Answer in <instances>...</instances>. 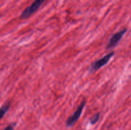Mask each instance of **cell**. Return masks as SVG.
<instances>
[{
	"instance_id": "obj_1",
	"label": "cell",
	"mask_w": 131,
	"mask_h": 130,
	"mask_svg": "<svg viewBox=\"0 0 131 130\" xmlns=\"http://www.w3.org/2000/svg\"><path fill=\"white\" fill-rule=\"evenodd\" d=\"M46 0H35L31 5L24 9L20 15L21 19H26L37 11Z\"/></svg>"
},
{
	"instance_id": "obj_2",
	"label": "cell",
	"mask_w": 131,
	"mask_h": 130,
	"mask_svg": "<svg viewBox=\"0 0 131 130\" xmlns=\"http://www.w3.org/2000/svg\"><path fill=\"white\" fill-rule=\"evenodd\" d=\"M114 55H115V52L112 51V52H111L110 53H109L108 54L104 56L102 58H101L97 60V61H95L94 62H93V63L91 64V66L89 70H90V71H92V72L99 70L100 68H101L103 67L104 66H105V65L107 64L108 63L110 59L112 57H113Z\"/></svg>"
},
{
	"instance_id": "obj_3",
	"label": "cell",
	"mask_w": 131,
	"mask_h": 130,
	"mask_svg": "<svg viewBox=\"0 0 131 130\" xmlns=\"http://www.w3.org/2000/svg\"><path fill=\"white\" fill-rule=\"evenodd\" d=\"M85 105V101H82L80 103V105L78 107V108L75 111V112L67 119V120L66 121L67 126H69V127H70V126H73L76 122V121H78V120L80 118L82 112H83V110L84 109Z\"/></svg>"
},
{
	"instance_id": "obj_4",
	"label": "cell",
	"mask_w": 131,
	"mask_h": 130,
	"mask_svg": "<svg viewBox=\"0 0 131 130\" xmlns=\"http://www.w3.org/2000/svg\"><path fill=\"white\" fill-rule=\"evenodd\" d=\"M126 32L127 29H124L120 31L117 32V33H115L112 36V37L110 38V41H109V43L107 45L106 48L107 49H110V48H112L113 47H116L118 43L120 42V40H121L122 37L124 36V35L125 34V33Z\"/></svg>"
},
{
	"instance_id": "obj_5",
	"label": "cell",
	"mask_w": 131,
	"mask_h": 130,
	"mask_svg": "<svg viewBox=\"0 0 131 130\" xmlns=\"http://www.w3.org/2000/svg\"><path fill=\"white\" fill-rule=\"evenodd\" d=\"M9 108H10V104L9 103H6V104L3 105L0 108V120L6 114V112L8 111Z\"/></svg>"
},
{
	"instance_id": "obj_6",
	"label": "cell",
	"mask_w": 131,
	"mask_h": 130,
	"mask_svg": "<svg viewBox=\"0 0 131 130\" xmlns=\"http://www.w3.org/2000/svg\"><path fill=\"white\" fill-rule=\"evenodd\" d=\"M99 118H100V113H95V114L94 115V116H93V117H92V118L90 119V123L92 124H95L99 121Z\"/></svg>"
},
{
	"instance_id": "obj_7",
	"label": "cell",
	"mask_w": 131,
	"mask_h": 130,
	"mask_svg": "<svg viewBox=\"0 0 131 130\" xmlns=\"http://www.w3.org/2000/svg\"><path fill=\"white\" fill-rule=\"evenodd\" d=\"M15 126V123H12L10 124H9L8 126H6L3 130H13L14 129V127Z\"/></svg>"
}]
</instances>
